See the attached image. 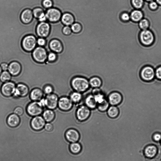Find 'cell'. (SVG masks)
<instances>
[{"label": "cell", "mask_w": 161, "mask_h": 161, "mask_svg": "<svg viewBox=\"0 0 161 161\" xmlns=\"http://www.w3.org/2000/svg\"><path fill=\"white\" fill-rule=\"evenodd\" d=\"M139 76L143 81L149 83L154 81L155 78V69L150 65H146L141 69Z\"/></svg>", "instance_id": "3957f363"}, {"label": "cell", "mask_w": 161, "mask_h": 161, "mask_svg": "<svg viewBox=\"0 0 161 161\" xmlns=\"http://www.w3.org/2000/svg\"><path fill=\"white\" fill-rule=\"evenodd\" d=\"M42 117L46 122L51 123L55 118V113L53 110L48 109L43 111Z\"/></svg>", "instance_id": "484cf974"}, {"label": "cell", "mask_w": 161, "mask_h": 161, "mask_svg": "<svg viewBox=\"0 0 161 161\" xmlns=\"http://www.w3.org/2000/svg\"><path fill=\"white\" fill-rule=\"evenodd\" d=\"M42 7L46 10L54 6V3L52 0H42Z\"/></svg>", "instance_id": "d590c367"}, {"label": "cell", "mask_w": 161, "mask_h": 161, "mask_svg": "<svg viewBox=\"0 0 161 161\" xmlns=\"http://www.w3.org/2000/svg\"><path fill=\"white\" fill-rule=\"evenodd\" d=\"M159 5L161 6V0H155Z\"/></svg>", "instance_id": "681fc988"}, {"label": "cell", "mask_w": 161, "mask_h": 161, "mask_svg": "<svg viewBox=\"0 0 161 161\" xmlns=\"http://www.w3.org/2000/svg\"><path fill=\"white\" fill-rule=\"evenodd\" d=\"M139 38L142 44L145 46H150L154 42L155 37L153 33L149 29L142 30Z\"/></svg>", "instance_id": "ba28073f"}, {"label": "cell", "mask_w": 161, "mask_h": 161, "mask_svg": "<svg viewBox=\"0 0 161 161\" xmlns=\"http://www.w3.org/2000/svg\"><path fill=\"white\" fill-rule=\"evenodd\" d=\"M69 98L74 103H78L81 101L83 95L81 93L77 91L71 93Z\"/></svg>", "instance_id": "4dcf8cb0"}, {"label": "cell", "mask_w": 161, "mask_h": 161, "mask_svg": "<svg viewBox=\"0 0 161 161\" xmlns=\"http://www.w3.org/2000/svg\"><path fill=\"white\" fill-rule=\"evenodd\" d=\"M46 121L40 115L34 117L32 119L30 122L32 128L35 131H39L45 127Z\"/></svg>", "instance_id": "2e32d148"}, {"label": "cell", "mask_w": 161, "mask_h": 161, "mask_svg": "<svg viewBox=\"0 0 161 161\" xmlns=\"http://www.w3.org/2000/svg\"><path fill=\"white\" fill-rule=\"evenodd\" d=\"M20 116L15 114L12 113L7 117V123L8 125L11 127H17L20 124Z\"/></svg>", "instance_id": "7402d4cb"}, {"label": "cell", "mask_w": 161, "mask_h": 161, "mask_svg": "<svg viewBox=\"0 0 161 161\" xmlns=\"http://www.w3.org/2000/svg\"><path fill=\"white\" fill-rule=\"evenodd\" d=\"M44 107L39 101H33L30 102L26 107L27 114L32 117L40 115L44 111Z\"/></svg>", "instance_id": "8992f818"}, {"label": "cell", "mask_w": 161, "mask_h": 161, "mask_svg": "<svg viewBox=\"0 0 161 161\" xmlns=\"http://www.w3.org/2000/svg\"><path fill=\"white\" fill-rule=\"evenodd\" d=\"M45 12L49 22L55 23L60 21L62 13L59 9L53 7L46 10Z\"/></svg>", "instance_id": "52a82bcc"}, {"label": "cell", "mask_w": 161, "mask_h": 161, "mask_svg": "<svg viewBox=\"0 0 161 161\" xmlns=\"http://www.w3.org/2000/svg\"><path fill=\"white\" fill-rule=\"evenodd\" d=\"M160 160H159V161H161V155H160Z\"/></svg>", "instance_id": "f5cc1de1"}, {"label": "cell", "mask_w": 161, "mask_h": 161, "mask_svg": "<svg viewBox=\"0 0 161 161\" xmlns=\"http://www.w3.org/2000/svg\"><path fill=\"white\" fill-rule=\"evenodd\" d=\"M44 128L45 130L49 132H51L54 129L53 125L50 123H46Z\"/></svg>", "instance_id": "bcb514c9"}, {"label": "cell", "mask_w": 161, "mask_h": 161, "mask_svg": "<svg viewBox=\"0 0 161 161\" xmlns=\"http://www.w3.org/2000/svg\"><path fill=\"white\" fill-rule=\"evenodd\" d=\"M34 19L32 10L30 8L24 9L20 14V19L24 24L30 23Z\"/></svg>", "instance_id": "e0dca14e"}, {"label": "cell", "mask_w": 161, "mask_h": 161, "mask_svg": "<svg viewBox=\"0 0 161 161\" xmlns=\"http://www.w3.org/2000/svg\"><path fill=\"white\" fill-rule=\"evenodd\" d=\"M0 61H1V59H0Z\"/></svg>", "instance_id": "11a10c76"}, {"label": "cell", "mask_w": 161, "mask_h": 161, "mask_svg": "<svg viewBox=\"0 0 161 161\" xmlns=\"http://www.w3.org/2000/svg\"><path fill=\"white\" fill-rule=\"evenodd\" d=\"M62 33L65 35L69 36L72 33L70 26H64L62 29Z\"/></svg>", "instance_id": "60d3db41"}, {"label": "cell", "mask_w": 161, "mask_h": 161, "mask_svg": "<svg viewBox=\"0 0 161 161\" xmlns=\"http://www.w3.org/2000/svg\"><path fill=\"white\" fill-rule=\"evenodd\" d=\"M59 99L58 95L54 93L47 95L45 98H43L45 107L49 109L55 110L58 107Z\"/></svg>", "instance_id": "30bf717a"}, {"label": "cell", "mask_w": 161, "mask_h": 161, "mask_svg": "<svg viewBox=\"0 0 161 161\" xmlns=\"http://www.w3.org/2000/svg\"><path fill=\"white\" fill-rule=\"evenodd\" d=\"M108 100L111 106H118L123 102V97L122 94L117 91H112L108 95Z\"/></svg>", "instance_id": "9a60e30c"}, {"label": "cell", "mask_w": 161, "mask_h": 161, "mask_svg": "<svg viewBox=\"0 0 161 161\" xmlns=\"http://www.w3.org/2000/svg\"><path fill=\"white\" fill-rule=\"evenodd\" d=\"M22 107L18 106L14 108L13 111L14 113L18 115L19 116L22 115L24 112V110L22 107Z\"/></svg>", "instance_id": "b9f144b4"}, {"label": "cell", "mask_w": 161, "mask_h": 161, "mask_svg": "<svg viewBox=\"0 0 161 161\" xmlns=\"http://www.w3.org/2000/svg\"><path fill=\"white\" fill-rule=\"evenodd\" d=\"M110 104L107 99H106L101 103L98 104L97 108L98 110L101 112H105L107 111L109 107Z\"/></svg>", "instance_id": "1f68e13d"}, {"label": "cell", "mask_w": 161, "mask_h": 161, "mask_svg": "<svg viewBox=\"0 0 161 161\" xmlns=\"http://www.w3.org/2000/svg\"><path fill=\"white\" fill-rule=\"evenodd\" d=\"M57 54L50 51L48 52L47 57V61L50 63L55 62L57 60Z\"/></svg>", "instance_id": "74e56055"}, {"label": "cell", "mask_w": 161, "mask_h": 161, "mask_svg": "<svg viewBox=\"0 0 161 161\" xmlns=\"http://www.w3.org/2000/svg\"><path fill=\"white\" fill-rule=\"evenodd\" d=\"M37 46L45 47L47 45V40L46 38L38 37L37 39Z\"/></svg>", "instance_id": "ab89813d"}, {"label": "cell", "mask_w": 161, "mask_h": 161, "mask_svg": "<svg viewBox=\"0 0 161 161\" xmlns=\"http://www.w3.org/2000/svg\"><path fill=\"white\" fill-rule=\"evenodd\" d=\"M144 0H131V3L135 9L141 10L143 7Z\"/></svg>", "instance_id": "8d00e7d4"}, {"label": "cell", "mask_w": 161, "mask_h": 161, "mask_svg": "<svg viewBox=\"0 0 161 161\" xmlns=\"http://www.w3.org/2000/svg\"><path fill=\"white\" fill-rule=\"evenodd\" d=\"M131 20L134 22H139L143 18V14L141 10L135 9L130 14Z\"/></svg>", "instance_id": "d4e9b609"}, {"label": "cell", "mask_w": 161, "mask_h": 161, "mask_svg": "<svg viewBox=\"0 0 161 161\" xmlns=\"http://www.w3.org/2000/svg\"><path fill=\"white\" fill-rule=\"evenodd\" d=\"M149 5L150 9L153 10H157L159 6L155 1L150 2Z\"/></svg>", "instance_id": "f6af8a7d"}, {"label": "cell", "mask_w": 161, "mask_h": 161, "mask_svg": "<svg viewBox=\"0 0 161 161\" xmlns=\"http://www.w3.org/2000/svg\"><path fill=\"white\" fill-rule=\"evenodd\" d=\"M66 140L70 143L77 142L80 139V135L78 131L74 129L68 130L65 134Z\"/></svg>", "instance_id": "ac0fdd59"}, {"label": "cell", "mask_w": 161, "mask_h": 161, "mask_svg": "<svg viewBox=\"0 0 161 161\" xmlns=\"http://www.w3.org/2000/svg\"><path fill=\"white\" fill-rule=\"evenodd\" d=\"M155 78L161 81V65L157 67L155 69Z\"/></svg>", "instance_id": "ee69618b"}, {"label": "cell", "mask_w": 161, "mask_h": 161, "mask_svg": "<svg viewBox=\"0 0 161 161\" xmlns=\"http://www.w3.org/2000/svg\"><path fill=\"white\" fill-rule=\"evenodd\" d=\"M91 110L85 105L80 106L77 110L76 116L77 120L83 122L89 119L91 115Z\"/></svg>", "instance_id": "8fae6325"}, {"label": "cell", "mask_w": 161, "mask_h": 161, "mask_svg": "<svg viewBox=\"0 0 161 161\" xmlns=\"http://www.w3.org/2000/svg\"><path fill=\"white\" fill-rule=\"evenodd\" d=\"M48 53L45 47L38 46L32 52V56L36 62L43 64L47 61Z\"/></svg>", "instance_id": "277c9868"}, {"label": "cell", "mask_w": 161, "mask_h": 161, "mask_svg": "<svg viewBox=\"0 0 161 161\" xmlns=\"http://www.w3.org/2000/svg\"><path fill=\"white\" fill-rule=\"evenodd\" d=\"M29 92L30 89L27 85L19 83L17 85L16 90L13 96L16 98L24 97L29 95Z\"/></svg>", "instance_id": "4fadbf2b"}, {"label": "cell", "mask_w": 161, "mask_h": 161, "mask_svg": "<svg viewBox=\"0 0 161 161\" xmlns=\"http://www.w3.org/2000/svg\"><path fill=\"white\" fill-rule=\"evenodd\" d=\"M45 48L48 50V52L51 51L57 54L62 52L64 49L62 42L57 38H54L47 41V45Z\"/></svg>", "instance_id": "9c48e42d"}, {"label": "cell", "mask_w": 161, "mask_h": 161, "mask_svg": "<svg viewBox=\"0 0 161 161\" xmlns=\"http://www.w3.org/2000/svg\"><path fill=\"white\" fill-rule=\"evenodd\" d=\"M37 37L33 34H28L23 38L22 46L23 49L28 52H32L37 46Z\"/></svg>", "instance_id": "7a4b0ae2"}, {"label": "cell", "mask_w": 161, "mask_h": 161, "mask_svg": "<svg viewBox=\"0 0 161 161\" xmlns=\"http://www.w3.org/2000/svg\"><path fill=\"white\" fill-rule=\"evenodd\" d=\"M107 114L111 119H116L119 116L120 111L118 106H111L107 110Z\"/></svg>", "instance_id": "4316f807"}, {"label": "cell", "mask_w": 161, "mask_h": 161, "mask_svg": "<svg viewBox=\"0 0 161 161\" xmlns=\"http://www.w3.org/2000/svg\"><path fill=\"white\" fill-rule=\"evenodd\" d=\"M8 70L12 76H18L22 72V65L18 61L12 62L9 64Z\"/></svg>", "instance_id": "d6986e66"}, {"label": "cell", "mask_w": 161, "mask_h": 161, "mask_svg": "<svg viewBox=\"0 0 161 161\" xmlns=\"http://www.w3.org/2000/svg\"><path fill=\"white\" fill-rule=\"evenodd\" d=\"M51 26L48 21L39 22L36 28V33L38 37L47 38L50 34Z\"/></svg>", "instance_id": "5b68a950"}, {"label": "cell", "mask_w": 161, "mask_h": 161, "mask_svg": "<svg viewBox=\"0 0 161 161\" xmlns=\"http://www.w3.org/2000/svg\"><path fill=\"white\" fill-rule=\"evenodd\" d=\"M89 81L90 86L94 89L99 88L103 84V81L102 79L98 76L91 78Z\"/></svg>", "instance_id": "83f0119b"}, {"label": "cell", "mask_w": 161, "mask_h": 161, "mask_svg": "<svg viewBox=\"0 0 161 161\" xmlns=\"http://www.w3.org/2000/svg\"><path fill=\"white\" fill-rule=\"evenodd\" d=\"M153 138L155 141H159L161 139V135L159 134H156L154 135Z\"/></svg>", "instance_id": "c3c4849f"}, {"label": "cell", "mask_w": 161, "mask_h": 161, "mask_svg": "<svg viewBox=\"0 0 161 161\" xmlns=\"http://www.w3.org/2000/svg\"><path fill=\"white\" fill-rule=\"evenodd\" d=\"M16 84L12 81L4 83L1 87V92L2 95L6 97L13 96L15 91Z\"/></svg>", "instance_id": "7c38bea8"}, {"label": "cell", "mask_w": 161, "mask_h": 161, "mask_svg": "<svg viewBox=\"0 0 161 161\" xmlns=\"http://www.w3.org/2000/svg\"><path fill=\"white\" fill-rule=\"evenodd\" d=\"M54 88L50 84H47L43 87V92L46 95L51 94L54 91Z\"/></svg>", "instance_id": "f35d334b"}, {"label": "cell", "mask_w": 161, "mask_h": 161, "mask_svg": "<svg viewBox=\"0 0 161 161\" xmlns=\"http://www.w3.org/2000/svg\"><path fill=\"white\" fill-rule=\"evenodd\" d=\"M157 148L154 145H150L146 147L145 150V154L146 156L152 158L157 154Z\"/></svg>", "instance_id": "f1b7e54d"}, {"label": "cell", "mask_w": 161, "mask_h": 161, "mask_svg": "<svg viewBox=\"0 0 161 161\" xmlns=\"http://www.w3.org/2000/svg\"><path fill=\"white\" fill-rule=\"evenodd\" d=\"M69 149L72 154L77 155L81 151L82 146L80 143L77 142L72 143L70 145Z\"/></svg>", "instance_id": "f546056e"}, {"label": "cell", "mask_w": 161, "mask_h": 161, "mask_svg": "<svg viewBox=\"0 0 161 161\" xmlns=\"http://www.w3.org/2000/svg\"><path fill=\"white\" fill-rule=\"evenodd\" d=\"M139 25L140 28L143 30L149 29L150 24L148 20L143 18L139 22Z\"/></svg>", "instance_id": "e575fe53"}, {"label": "cell", "mask_w": 161, "mask_h": 161, "mask_svg": "<svg viewBox=\"0 0 161 161\" xmlns=\"http://www.w3.org/2000/svg\"><path fill=\"white\" fill-rule=\"evenodd\" d=\"M9 64L5 62H2L0 64L1 68L3 71H7L8 70Z\"/></svg>", "instance_id": "7dc6e473"}, {"label": "cell", "mask_w": 161, "mask_h": 161, "mask_svg": "<svg viewBox=\"0 0 161 161\" xmlns=\"http://www.w3.org/2000/svg\"><path fill=\"white\" fill-rule=\"evenodd\" d=\"M72 32L74 34L80 33L82 30V26L79 23L75 22L70 26Z\"/></svg>", "instance_id": "836d02e7"}, {"label": "cell", "mask_w": 161, "mask_h": 161, "mask_svg": "<svg viewBox=\"0 0 161 161\" xmlns=\"http://www.w3.org/2000/svg\"><path fill=\"white\" fill-rule=\"evenodd\" d=\"M2 70L1 68V66H0V75H1V74L2 73Z\"/></svg>", "instance_id": "f907efd6"}, {"label": "cell", "mask_w": 161, "mask_h": 161, "mask_svg": "<svg viewBox=\"0 0 161 161\" xmlns=\"http://www.w3.org/2000/svg\"><path fill=\"white\" fill-rule=\"evenodd\" d=\"M43 91L38 87L32 90L29 94L30 99L33 101H39L43 98Z\"/></svg>", "instance_id": "603a6c76"}, {"label": "cell", "mask_w": 161, "mask_h": 161, "mask_svg": "<svg viewBox=\"0 0 161 161\" xmlns=\"http://www.w3.org/2000/svg\"><path fill=\"white\" fill-rule=\"evenodd\" d=\"M74 103L70 98L62 96L59 99L58 101V107L62 111H69L72 109Z\"/></svg>", "instance_id": "5bb4252c"}, {"label": "cell", "mask_w": 161, "mask_h": 161, "mask_svg": "<svg viewBox=\"0 0 161 161\" xmlns=\"http://www.w3.org/2000/svg\"><path fill=\"white\" fill-rule=\"evenodd\" d=\"M120 18L124 22H127L131 20L130 14L127 12L122 13Z\"/></svg>", "instance_id": "7bdbcfd3"}, {"label": "cell", "mask_w": 161, "mask_h": 161, "mask_svg": "<svg viewBox=\"0 0 161 161\" xmlns=\"http://www.w3.org/2000/svg\"><path fill=\"white\" fill-rule=\"evenodd\" d=\"M12 78V75L8 71H3L0 75V80L4 83L10 81Z\"/></svg>", "instance_id": "d6a6232c"}, {"label": "cell", "mask_w": 161, "mask_h": 161, "mask_svg": "<svg viewBox=\"0 0 161 161\" xmlns=\"http://www.w3.org/2000/svg\"><path fill=\"white\" fill-rule=\"evenodd\" d=\"M85 105L91 110L96 109L97 107V103L94 96L91 94L87 95L85 100Z\"/></svg>", "instance_id": "cb8c5ba5"}, {"label": "cell", "mask_w": 161, "mask_h": 161, "mask_svg": "<svg viewBox=\"0 0 161 161\" xmlns=\"http://www.w3.org/2000/svg\"><path fill=\"white\" fill-rule=\"evenodd\" d=\"M145 1L147 2H150L152 1H154V0H144Z\"/></svg>", "instance_id": "816d5d0a"}, {"label": "cell", "mask_w": 161, "mask_h": 161, "mask_svg": "<svg viewBox=\"0 0 161 161\" xmlns=\"http://www.w3.org/2000/svg\"><path fill=\"white\" fill-rule=\"evenodd\" d=\"M151 161V160H150V161Z\"/></svg>", "instance_id": "db71d44e"}, {"label": "cell", "mask_w": 161, "mask_h": 161, "mask_svg": "<svg viewBox=\"0 0 161 161\" xmlns=\"http://www.w3.org/2000/svg\"><path fill=\"white\" fill-rule=\"evenodd\" d=\"M70 84L72 88L75 91L81 93L87 91L90 87L89 80L81 76L73 78L71 80Z\"/></svg>", "instance_id": "6da1fadb"}, {"label": "cell", "mask_w": 161, "mask_h": 161, "mask_svg": "<svg viewBox=\"0 0 161 161\" xmlns=\"http://www.w3.org/2000/svg\"><path fill=\"white\" fill-rule=\"evenodd\" d=\"M60 21L64 26H70L75 22L74 15L68 12L62 14Z\"/></svg>", "instance_id": "ffe728a7"}, {"label": "cell", "mask_w": 161, "mask_h": 161, "mask_svg": "<svg viewBox=\"0 0 161 161\" xmlns=\"http://www.w3.org/2000/svg\"><path fill=\"white\" fill-rule=\"evenodd\" d=\"M34 18L38 21H45L46 18L45 10L40 7H36L32 10Z\"/></svg>", "instance_id": "44dd1931"}]
</instances>
